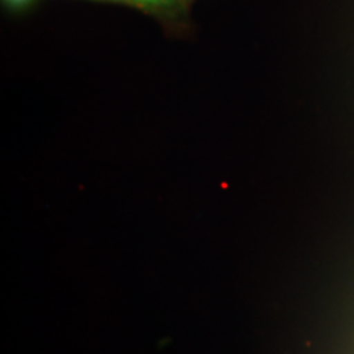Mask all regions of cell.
I'll return each mask as SVG.
<instances>
[{"mask_svg": "<svg viewBox=\"0 0 354 354\" xmlns=\"http://www.w3.org/2000/svg\"><path fill=\"white\" fill-rule=\"evenodd\" d=\"M137 7L145 12L152 13L162 19H176L185 15L192 0H109Z\"/></svg>", "mask_w": 354, "mask_h": 354, "instance_id": "cell-1", "label": "cell"}, {"mask_svg": "<svg viewBox=\"0 0 354 354\" xmlns=\"http://www.w3.org/2000/svg\"><path fill=\"white\" fill-rule=\"evenodd\" d=\"M29 0H7V3L8 4H11V6H16V7H19V6H24L26 4Z\"/></svg>", "mask_w": 354, "mask_h": 354, "instance_id": "cell-2", "label": "cell"}]
</instances>
